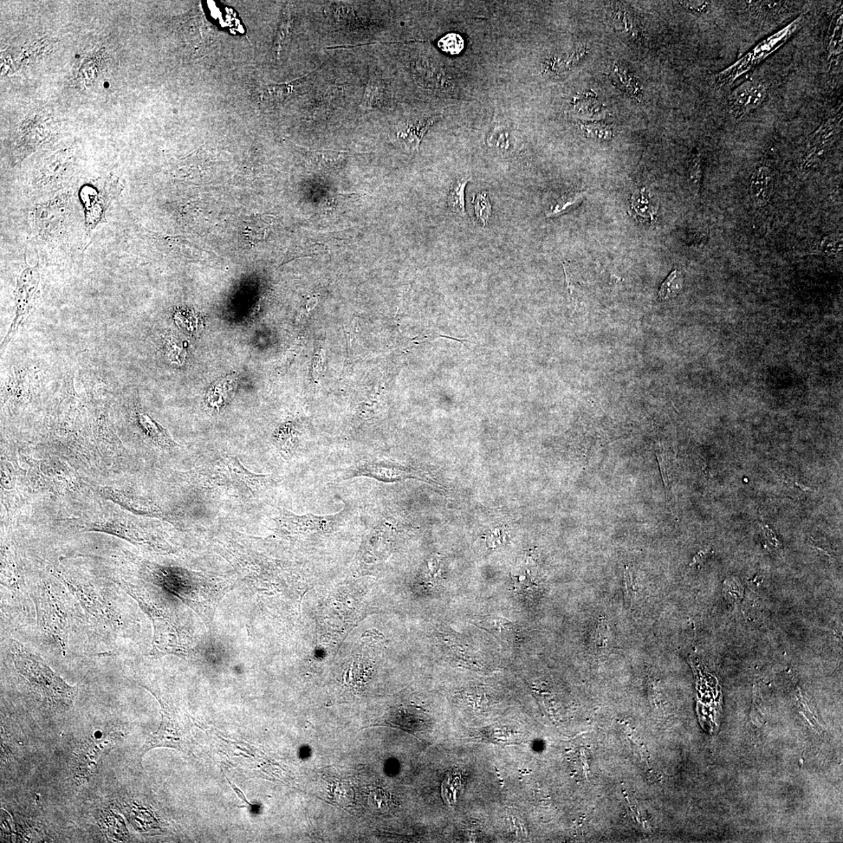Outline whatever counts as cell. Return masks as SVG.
Returning <instances> with one entry per match:
<instances>
[{"label": "cell", "instance_id": "5", "mask_svg": "<svg viewBox=\"0 0 843 843\" xmlns=\"http://www.w3.org/2000/svg\"><path fill=\"white\" fill-rule=\"evenodd\" d=\"M123 191L124 185L121 180L111 176L82 187L79 199L89 236L99 226L107 222L109 206L121 196Z\"/></svg>", "mask_w": 843, "mask_h": 843}, {"label": "cell", "instance_id": "8", "mask_svg": "<svg viewBox=\"0 0 843 843\" xmlns=\"http://www.w3.org/2000/svg\"><path fill=\"white\" fill-rule=\"evenodd\" d=\"M36 604L42 630L53 638L64 652L67 650L68 638L66 612L47 589L38 594Z\"/></svg>", "mask_w": 843, "mask_h": 843}, {"label": "cell", "instance_id": "22", "mask_svg": "<svg viewBox=\"0 0 843 843\" xmlns=\"http://www.w3.org/2000/svg\"><path fill=\"white\" fill-rule=\"evenodd\" d=\"M102 827L109 839L114 841H124L127 831L123 820L114 814H107L102 818Z\"/></svg>", "mask_w": 843, "mask_h": 843}, {"label": "cell", "instance_id": "33", "mask_svg": "<svg viewBox=\"0 0 843 843\" xmlns=\"http://www.w3.org/2000/svg\"><path fill=\"white\" fill-rule=\"evenodd\" d=\"M598 635L596 637V644L598 647H605V643L608 639V628L606 626H603L601 624L598 628Z\"/></svg>", "mask_w": 843, "mask_h": 843}, {"label": "cell", "instance_id": "26", "mask_svg": "<svg viewBox=\"0 0 843 843\" xmlns=\"http://www.w3.org/2000/svg\"><path fill=\"white\" fill-rule=\"evenodd\" d=\"M291 31H293V18H291L290 11L288 10L286 16L283 19L277 36L275 50L278 56H280L281 52L287 47L290 40Z\"/></svg>", "mask_w": 843, "mask_h": 843}, {"label": "cell", "instance_id": "1", "mask_svg": "<svg viewBox=\"0 0 843 843\" xmlns=\"http://www.w3.org/2000/svg\"><path fill=\"white\" fill-rule=\"evenodd\" d=\"M28 224L38 258L47 263L75 256L89 236L79 196L71 189L34 202Z\"/></svg>", "mask_w": 843, "mask_h": 843}, {"label": "cell", "instance_id": "14", "mask_svg": "<svg viewBox=\"0 0 843 843\" xmlns=\"http://www.w3.org/2000/svg\"><path fill=\"white\" fill-rule=\"evenodd\" d=\"M843 14L842 4L835 10L828 31L827 53L828 71L833 77L839 75L842 69L843 53Z\"/></svg>", "mask_w": 843, "mask_h": 843}, {"label": "cell", "instance_id": "27", "mask_svg": "<svg viewBox=\"0 0 843 843\" xmlns=\"http://www.w3.org/2000/svg\"><path fill=\"white\" fill-rule=\"evenodd\" d=\"M582 199V194H566L555 205V208L550 210L548 214V217L559 216L565 212L569 207L575 205L578 201Z\"/></svg>", "mask_w": 843, "mask_h": 843}, {"label": "cell", "instance_id": "4", "mask_svg": "<svg viewBox=\"0 0 843 843\" xmlns=\"http://www.w3.org/2000/svg\"><path fill=\"white\" fill-rule=\"evenodd\" d=\"M805 17L801 15L795 19L784 29L765 38L752 48L748 53L722 70L716 75V84L719 87L731 86L739 77L755 69L770 55L775 53L802 27Z\"/></svg>", "mask_w": 843, "mask_h": 843}, {"label": "cell", "instance_id": "31", "mask_svg": "<svg viewBox=\"0 0 843 843\" xmlns=\"http://www.w3.org/2000/svg\"><path fill=\"white\" fill-rule=\"evenodd\" d=\"M681 5L683 6V8L690 12L695 13V14H702V13L708 10L709 8V3L704 1L681 2Z\"/></svg>", "mask_w": 843, "mask_h": 843}, {"label": "cell", "instance_id": "18", "mask_svg": "<svg viewBox=\"0 0 843 843\" xmlns=\"http://www.w3.org/2000/svg\"><path fill=\"white\" fill-rule=\"evenodd\" d=\"M471 180V177H462L457 179L451 187L449 196H447V206L451 212L459 214L460 216L465 215V190L466 185Z\"/></svg>", "mask_w": 843, "mask_h": 843}, {"label": "cell", "instance_id": "10", "mask_svg": "<svg viewBox=\"0 0 843 843\" xmlns=\"http://www.w3.org/2000/svg\"><path fill=\"white\" fill-rule=\"evenodd\" d=\"M842 127V109H839L831 118L823 121L821 126L810 135L804 153L802 167L810 170L819 165L828 153Z\"/></svg>", "mask_w": 843, "mask_h": 843}, {"label": "cell", "instance_id": "30", "mask_svg": "<svg viewBox=\"0 0 843 843\" xmlns=\"http://www.w3.org/2000/svg\"><path fill=\"white\" fill-rule=\"evenodd\" d=\"M819 249L825 254L834 255L842 250V242H835V240L833 238H826L822 240Z\"/></svg>", "mask_w": 843, "mask_h": 843}, {"label": "cell", "instance_id": "23", "mask_svg": "<svg viewBox=\"0 0 843 843\" xmlns=\"http://www.w3.org/2000/svg\"><path fill=\"white\" fill-rule=\"evenodd\" d=\"M703 163L702 155L696 154L692 157L688 168V184L693 196L697 198L702 187Z\"/></svg>", "mask_w": 843, "mask_h": 843}, {"label": "cell", "instance_id": "21", "mask_svg": "<svg viewBox=\"0 0 843 843\" xmlns=\"http://www.w3.org/2000/svg\"><path fill=\"white\" fill-rule=\"evenodd\" d=\"M512 134H513L512 129L507 125L497 124L492 128L486 141H488L489 146L508 150L511 146V141L514 139Z\"/></svg>", "mask_w": 843, "mask_h": 843}, {"label": "cell", "instance_id": "9", "mask_svg": "<svg viewBox=\"0 0 843 843\" xmlns=\"http://www.w3.org/2000/svg\"><path fill=\"white\" fill-rule=\"evenodd\" d=\"M348 515L346 509L341 511L339 513L330 516H297L287 510H281L274 520L279 529L289 534L326 533L339 527L346 520Z\"/></svg>", "mask_w": 843, "mask_h": 843}, {"label": "cell", "instance_id": "15", "mask_svg": "<svg viewBox=\"0 0 843 843\" xmlns=\"http://www.w3.org/2000/svg\"><path fill=\"white\" fill-rule=\"evenodd\" d=\"M438 119V115L408 119L400 127L397 133L398 139L407 148L418 152L424 135Z\"/></svg>", "mask_w": 843, "mask_h": 843}, {"label": "cell", "instance_id": "12", "mask_svg": "<svg viewBox=\"0 0 843 843\" xmlns=\"http://www.w3.org/2000/svg\"><path fill=\"white\" fill-rule=\"evenodd\" d=\"M366 477L384 483H394L416 478L417 474L405 466L387 460H375L359 463L350 467L343 472L341 479H346Z\"/></svg>", "mask_w": 843, "mask_h": 843}, {"label": "cell", "instance_id": "16", "mask_svg": "<svg viewBox=\"0 0 843 843\" xmlns=\"http://www.w3.org/2000/svg\"><path fill=\"white\" fill-rule=\"evenodd\" d=\"M774 174L771 167L762 164L756 168L750 180L751 196L757 206H764L773 192Z\"/></svg>", "mask_w": 843, "mask_h": 843}, {"label": "cell", "instance_id": "17", "mask_svg": "<svg viewBox=\"0 0 843 843\" xmlns=\"http://www.w3.org/2000/svg\"><path fill=\"white\" fill-rule=\"evenodd\" d=\"M137 418L140 426L142 427L149 437L155 440V442L162 446L174 447L176 444L169 436V434L160 426L157 422H155L144 411L139 410Z\"/></svg>", "mask_w": 843, "mask_h": 843}, {"label": "cell", "instance_id": "32", "mask_svg": "<svg viewBox=\"0 0 843 843\" xmlns=\"http://www.w3.org/2000/svg\"><path fill=\"white\" fill-rule=\"evenodd\" d=\"M324 358H325V353H324L323 349H320L316 355L313 366L314 375L316 376V377L323 371Z\"/></svg>", "mask_w": 843, "mask_h": 843}, {"label": "cell", "instance_id": "6", "mask_svg": "<svg viewBox=\"0 0 843 843\" xmlns=\"http://www.w3.org/2000/svg\"><path fill=\"white\" fill-rule=\"evenodd\" d=\"M123 738L120 732H108L100 737L90 736L82 742L74 752L70 764V773L80 783L86 782L96 774L102 758L111 751Z\"/></svg>", "mask_w": 843, "mask_h": 843}, {"label": "cell", "instance_id": "25", "mask_svg": "<svg viewBox=\"0 0 843 843\" xmlns=\"http://www.w3.org/2000/svg\"><path fill=\"white\" fill-rule=\"evenodd\" d=\"M473 204H474L476 217L479 222L482 223L483 226H486L488 224L492 214V206L488 193L485 192L479 193L473 199Z\"/></svg>", "mask_w": 843, "mask_h": 843}, {"label": "cell", "instance_id": "24", "mask_svg": "<svg viewBox=\"0 0 843 843\" xmlns=\"http://www.w3.org/2000/svg\"><path fill=\"white\" fill-rule=\"evenodd\" d=\"M295 430L293 426L290 424H284L280 429L278 430L276 436V442L278 449H280L287 455H291L295 451L297 444L295 442L296 438L295 437Z\"/></svg>", "mask_w": 843, "mask_h": 843}, {"label": "cell", "instance_id": "20", "mask_svg": "<svg viewBox=\"0 0 843 843\" xmlns=\"http://www.w3.org/2000/svg\"><path fill=\"white\" fill-rule=\"evenodd\" d=\"M476 621L479 626L494 634L497 637L508 635L511 633L512 626H513L508 619L498 617L496 615L483 616V617H481V619Z\"/></svg>", "mask_w": 843, "mask_h": 843}, {"label": "cell", "instance_id": "13", "mask_svg": "<svg viewBox=\"0 0 843 843\" xmlns=\"http://www.w3.org/2000/svg\"><path fill=\"white\" fill-rule=\"evenodd\" d=\"M162 722L160 729L149 736L140 751V758L157 748H171L181 750L185 745L180 726L166 704L162 703Z\"/></svg>", "mask_w": 843, "mask_h": 843}, {"label": "cell", "instance_id": "2", "mask_svg": "<svg viewBox=\"0 0 843 843\" xmlns=\"http://www.w3.org/2000/svg\"><path fill=\"white\" fill-rule=\"evenodd\" d=\"M16 669L28 681L35 695L48 705L68 708L73 704L77 689L70 686L43 660L15 641L12 644Z\"/></svg>", "mask_w": 843, "mask_h": 843}, {"label": "cell", "instance_id": "3", "mask_svg": "<svg viewBox=\"0 0 843 843\" xmlns=\"http://www.w3.org/2000/svg\"><path fill=\"white\" fill-rule=\"evenodd\" d=\"M204 475L214 485L225 486L237 494L246 497L255 496L270 485L268 475L255 474L245 468L240 460L231 456H226L217 460Z\"/></svg>", "mask_w": 843, "mask_h": 843}, {"label": "cell", "instance_id": "19", "mask_svg": "<svg viewBox=\"0 0 843 843\" xmlns=\"http://www.w3.org/2000/svg\"><path fill=\"white\" fill-rule=\"evenodd\" d=\"M684 284V279L682 273L677 269L674 268L665 279V281L660 285L658 291V300L659 301H665L670 298L676 297L682 291Z\"/></svg>", "mask_w": 843, "mask_h": 843}, {"label": "cell", "instance_id": "7", "mask_svg": "<svg viewBox=\"0 0 843 843\" xmlns=\"http://www.w3.org/2000/svg\"><path fill=\"white\" fill-rule=\"evenodd\" d=\"M41 284V272L40 261L33 267L24 268L17 279L15 291V316L13 320L8 334L2 342V351L14 340L19 328L28 317L35 301V297L40 290Z\"/></svg>", "mask_w": 843, "mask_h": 843}, {"label": "cell", "instance_id": "11", "mask_svg": "<svg viewBox=\"0 0 843 843\" xmlns=\"http://www.w3.org/2000/svg\"><path fill=\"white\" fill-rule=\"evenodd\" d=\"M768 86L759 79L744 82L732 91L729 97V113L736 121H741L761 107L767 98Z\"/></svg>", "mask_w": 843, "mask_h": 843}, {"label": "cell", "instance_id": "29", "mask_svg": "<svg viewBox=\"0 0 843 843\" xmlns=\"http://www.w3.org/2000/svg\"><path fill=\"white\" fill-rule=\"evenodd\" d=\"M657 458H658V464H659V468H660V471L661 473V477H663L664 484H665V489L667 491V497H669L670 493H671V481H670L669 463H667V459L666 456L661 455V454H657Z\"/></svg>", "mask_w": 843, "mask_h": 843}, {"label": "cell", "instance_id": "28", "mask_svg": "<svg viewBox=\"0 0 843 843\" xmlns=\"http://www.w3.org/2000/svg\"><path fill=\"white\" fill-rule=\"evenodd\" d=\"M464 42L458 35L451 34L442 38L439 45L444 51L450 54H458L463 49Z\"/></svg>", "mask_w": 843, "mask_h": 843}]
</instances>
